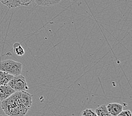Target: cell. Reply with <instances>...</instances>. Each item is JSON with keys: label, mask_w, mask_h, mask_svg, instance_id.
<instances>
[{"label": "cell", "mask_w": 132, "mask_h": 116, "mask_svg": "<svg viewBox=\"0 0 132 116\" xmlns=\"http://www.w3.org/2000/svg\"><path fill=\"white\" fill-rule=\"evenodd\" d=\"M61 0H33L37 5L41 6H50L57 5Z\"/></svg>", "instance_id": "52a82bcc"}, {"label": "cell", "mask_w": 132, "mask_h": 116, "mask_svg": "<svg viewBox=\"0 0 132 116\" xmlns=\"http://www.w3.org/2000/svg\"><path fill=\"white\" fill-rule=\"evenodd\" d=\"M117 116H132V114L129 110H122Z\"/></svg>", "instance_id": "7c38bea8"}, {"label": "cell", "mask_w": 132, "mask_h": 116, "mask_svg": "<svg viewBox=\"0 0 132 116\" xmlns=\"http://www.w3.org/2000/svg\"><path fill=\"white\" fill-rule=\"evenodd\" d=\"M15 92V90L8 85L1 86H0V101H4Z\"/></svg>", "instance_id": "5b68a950"}, {"label": "cell", "mask_w": 132, "mask_h": 116, "mask_svg": "<svg viewBox=\"0 0 132 116\" xmlns=\"http://www.w3.org/2000/svg\"><path fill=\"white\" fill-rule=\"evenodd\" d=\"M13 50L14 52L18 56H23L25 53V51L23 47L19 43H15L14 44Z\"/></svg>", "instance_id": "30bf717a"}, {"label": "cell", "mask_w": 132, "mask_h": 116, "mask_svg": "<svg viewBox=\"0 0 132 116\" xmlns=\"http://www.w3.org/2000/svg\"><path fill=\"white\" fill-rule=\"evenodd\" d=\"M7 85L15 90V92L26 91L29 89L26 78L21 74L12 77L8 83Z\"/></svg>", "instance_id": "3957f363"}, {"label": "cell", "mask_w": 132, "mask_h": 116, "mask_svg": "<svg viewBox=\"0 0 132 116\" xmlns=\"http://www.w3.org/2000/svg\"><path fill=\"white\" fill-rule=\"evenodd\" d=\"M23 65L20 62L7 59L0 62V70L12 76H18L21 73Z\"/></svg>", "instance_id": "7a4b0ae2"}, {"label": "cell", "mask_w": 132, "mask_h": 116, "mask_svg": "<svg viewBox=\"0 0 132 116\" xmlns=\"http://www.w3.org/2000/svg\"><path fill=\"white\" fill-rule=\"evenodd\" d=\"M107 109L112 116H117L123 110V106L118 103H110L106 106Z\"/></svg>", "instance_id": "277c9868"}, {"label": "cell", "mask_w": 132, "mask_h": 116, "mask_svg": "<svg viewBox=\"0 0 132 116\" xmlns=\"http://www.w3.org/2000/svg\"><path fill=\"white\" fill-rule=\"evenodd\" d=\"M32 103V96L26 91H18L2 101L1 108L9 116H24Z\"/></svg>", "instance_id": "6da1fadb"}, {"label": "cell", "mask_w": 132, "mask_h": 116, "mask_svg": "<svg viewBox=\"0 0 132 116\" xmlns=\"http://www.w3.org/2000/svg\"><path fill=\"white\" fill-rule=\"evenodd\" d=\"M13 77L14 76L12 75L0 70V86L7 85L8 83Z\"/></svg>", "instance_id": "8992f818"}, {"label": "cell", "mask_w": 132, "mask_h": 116, "mask_svg": "<svg viewBox=\"0 0 132 116\" xmlns=\"http://www.w3.org/2000/svg\"><path fill=\"white\" fill-rule=\"evenodd\" d=\"M18 1L19 2L20 5L28 6L30 5L33 1V0H18Z\"/></svg>", "instance_id": "4fadbf2b"}, {"label": "cell", "mask_w": 132, "mask_h": 116, "mask_svg": "<svg viewBox=\"0 0 132 116\" xmlns=\"http://www.w3.org/2000/svg\"><path fill=\"white\" fill-rule=\"evenodd\" d=\"M81 116H97L96 112L90 109H86L81 113Z\"/></svg>", "instance_id": "8fae6325"}, {"label": "cell", "mask_w": 132, "mask_h": 116, "mask_svg": "<svg viewBox=\"0 0 132 116\" xmlns=\"http://www.w3.org/2000/svg\"><path fill=\"white\" fill-rule=\"evenodd\" d=\"M95 112L97 114V116H112L107 109L106 106L105 105H101L97 107Z\"/></svg>", "instance_id": "ba28073f"}, {"label": "cell", "mask_w": 132, "mask_h": 116, "mask_svg": "<svg viewBox=\"0 0 132 116\" xmlns=\"http://www.w3.org/2000/svg\"><path fill=\"white\" fill-rule=\"evenodd\" d=\"M0 2L9 8L18 7L20 6L18 0H0Z\"/></svg>", "instance_id": "9c48e42d"}]
</instances>
